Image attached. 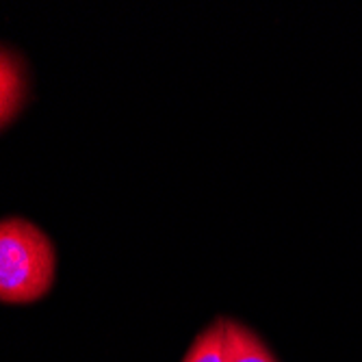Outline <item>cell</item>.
<instances>
[{
  "mask_svg": "<svg viewBox=\"0 0 362 362\" xmlns=\"http://www.w3.org/2000/svg\"><path fill=\"white\" fill-rule=\"evenodd\" d=\"M26 93V78L24 68L16 54L0 48V128L9 124L22 103Z\"/></svg>",
  "mask_w": 362,
  "mask_h": 362,
  "instance_id": "obj_2",
  "label": "cell"
},
{
  "mask_svg": "<svg viewBox=\"0 0 362 362\" xmlns=\"http://www.w3.org/2000/svg\"><path fill=\"white\" fill-rule=\"evenodd\" d=\"M57 256L50 239L26 219L0 221V302L30 304L54 282Z\"/></svg>",
  "mask_w": 362,
  "mask_h": 362,
  "instance_id": "obj_1",
  "label": "cell"
},
{
  "mask_svg": "<svg viewBox=\"0 0 362 362\" xmlns=\"http://www.w3.org/2000/svg\"><path fill=\"white\" fill-rule=\"evenodd\" d=\"M226 319L213 321L193 341L182 362H226Z\"/></svg>",
  "mask_w": 362,
  "mask_h": 362,
  "instance_id": "obj_4",
  "label": "cell"
},
{
  "mask_svg": "<svg viewBox=\"0 0 362 362\" xmlns=\"http://www.w3.org/2000/svg\"><path fill=\"white\" fill-rule=\"evenodd\" d=\"M223 339H226V362H276L267 345L239 321L226 319Z\"/></svg>",
  "mask_w": 362,
  "mask_h": 362,
  "instance_id": "obj_3",
  "label": "cell"
}]
</instances>
